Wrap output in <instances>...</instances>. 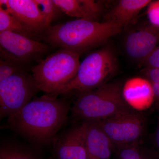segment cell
Here are the masks:
<instances>
[{"instance_id": "13", "label": "cell", "mask_w": 159, "mask_h": 159, "mask_svg": "<svg viewBox=\"0 0 159 159\" xmlns=\"http://www.w3.org/2000/svg\"><path fill=\"white\" fill-rule=\"evenodd\" d=\"M152 1L121 0L106 14L105 22L115 24L123 29L133 24L139 12Z\"/></svg>"}, {"instance_id": "11", "label": "cell", "mask_w": 159, "mask_h": 159, "mask_svg": "<svg viewBox=\"0 0 159 159\" xmlns=\"http://www.w3.org/2000/svg\"><path fill=\"white\" fill-rule=\"evenodd\" d=\"M10 14L39 34L48 29L45 17L35 0H1Z\"/></svg>"}, {"instance_id": "3", "label": "cell", "mask_w": 159, "mask_h": 159, "mask_svg": "<svg viewBox=\"0 0 159 159\" xmlns=\"http://www.w3.org/2000/svg\"><path fill=\"white\" fill-rule=\"evenodd\" d=\"M119 82L107 83L97 88L79 93L71 108L72 116L78 120L99 121L132 111L123 96Z\"/></svg>"}, {"instance_id": "24", "label": "cell", "mask_w": 159, "mask_h": 159, "mask_svg": "<svg viewBox=\"0 0 159 159\" xmlns=\"http://www.w3.org/2000/svg\"><path fill=\"white\" fill-rule=\"evenodd\" d=\"M154 149L152 150L158 159H159V121L153 136Z\"/></svg>"}, {"instance_id": "2", "label": "cell", "mask_w": 159, "mask_h": 159, "mask_svg": "<svg viewBox=\"0 0 159 159\" xmlns=\"http://www.w3.org/2000/svg\"><path fill=\"white\" fill-rule=\"evenodd\" d=\"M122 30L120 26L111 23L78 19L50 26L45 31L44 38L54 47L80 54L105 43Z\"/></svg>"}, {"instance_id": "6", "label": "cell", "mask_w": 159, "mask_h": 159, "mask_svg": "<svg viewBox=\"0 0 159 159\" xmlns=\"http://www.w3.org/2000/svg\"><path fill=\"white\" fill-rule=\"evenodd\" d=\"M39 91L32 75L24 70L0 81V119L20 110Z\"/></svg>"}, {"instance_id": "1", "label": "cell", "mask_w": 159, "mask_h": 159, "mask_svg": "<svg viewBox=\"0 0 159 159\" xmlns=\"http://www.w3.org/2000/svg\"><path fill=\"white\" fill-rule=\"evenodd\" d=\"M71 109L66 100L48 94L8 117L5 126L35 145H48L54 142Z\"/></svg>"}, {"instance_id": "5", "label": "cell", "mask_w": 159, "mask_h": 159, "mask_svg": "<svg viewBox=\"0 0 159 159\" xmlns=\"http://www.w3.org/2000/svg\"><path fill=\"white\" fill-rule=\"evenodd\" d=\"M117 61L113 51L103 48L92 52L80 62L76 76L60 94L71 91L79 93L93 90L107 83L116 73Z\"/></svg>"}, {"instance_id": "16", "label": "cell", "mask_w": 159, "mask_h": 159, "mask_svg": "<svg viewBox=\"0 0 159 159\" xmlns=\"http://www.w3.org/2000/svg\"><path fill=\"white\" fill-rule=\"evenodd\" d=\"M5 31L22 34L32 39L39 36L38 34L0 6V32Z\"/></svg>"}, {"instance_id": "8", "label": "cell", "mask_w": 159, "mask_h": 159, "mask_svg": "<svg viewBox=\"0 0 159 159\" xmlns=\"http://www.w3.org/2000/svg\"><path fill=\"white\" fill-rule=\"evenodd\" d=\"M48 46L25 35L5 31L0 32L1 58L24 66L46 54Z\"/></svg>"}, {"instance_id": "17", "label": "cell", "mask_w": 159, "mask_h": 159, "mask_svg": "<svg viewBox=\"0 0 159 159\" xmlns=\"http://www.w3.org/2000/svg\"><path fill=\"white\" fill-rule=\"evenodd\" d=\"M0 159H39L31 150L18 144L6 142L1 144Z\"/></svg>"}, {"instance_id": "12", "label": "cell", "mask_w": 159, "mask_h": 159, "mask_svg": "<svg viewBox=\"0 0 159 159\" xmlns=\"http://www.w3.org/2000/svg\"><path fill=\"white\" fill-rule=\"evenodd\" d=\"M89 159H111L115 147L99 121H84Z\"/></svg>"}, {"instance_id": "23", "label": "cell", "mask_w": 159, "mask_h": 159, "mask_svg": "<svg viewBox=\"0 0 159 159\" xmlns=\"http://www.w3.org/2000/svg\"><path fill=\"white\" fill-rule=\"evenodd\" d=\"M142 63L145 67L159 68V46Z\"/></svg>"}, {"instance_id": "4", "label": "cell", "mask_w": 159, "mask_h": 159, "mask_svg": "<svg viewBox=\"0 0 159 159\" xmlns=\"http://www.w3.org/2000/svg\"><path fill=\"white\" fill-rule=\"evenodd\" d=\"M80 54L62 49L50 54L32 69L38 88L47 94L59 95L78 71Z\"/></svg>"}, {"instance_id": "22", "label": "cell", "mask_w": 159, "mask_h": 159, "mask_svg": "<svg viewBox=\"0 0 159 159\" xmlns=\"http://www.w3.org/2000/svg\"><path fill=\"white\" fill-rule=\"evenodd\" d=\"M149 25L159 29V0L151 1L147 10Z\"/></svg>"}, {"instance_id": "9", "label": "cell", "mask_w": 159, "mask_h": 159, "mask_svg": "<svg viewBox=\"0 0 159 159\" xmlns=\"http://www.w3.org/2000/svg\"><path fill=\"white\" fill-rule=\"evenodd\" d=\"M84 121L56 137L53 142L55 159H89Z\"/></svg>"}, {"instance_id": "18", "label": "cell", "mask_w": 159, "mask_h": 159, "mask_svg": "<svg viewBox=\"0 0 159 159\" xmlns=\"http://www.w3.org/2000/svg\"><path fill=\"white\" fill-rule=\"evenodd\" d=\"M116 149L119 159H158L152 150L144 149L139 145H129Z\"/></svg>"}, {"instance_id": "7", "label": "cell", "mask_w": 159, "mask_h": 159, "mask_svg": "<svg viewBox=\"0 0 159 159\" xmlns=\"http://www.w3.org/2000/svg\"><path fill=\"white\" fill-rule=\"evenodd\" d=\"M115 148L139 145L146 129V120L142 114L133 111L99 120Z\"/></svg>"}, {"instance_id": "21", "label": "cell", "mask_w": 159, "mask_h": 159, "mask_svg": "<svg viewBox=\"0 0 159 159\" xmlns=\"http://www.w3.org/2000/svg\"><path fill=\"white\" fill-rule=\"evenodd\" d=\"M22 66L13 61L0 60V81L23 70Z\"/></svg>"}, {"instance_id": "20", "label": "cell", "mask_w": 159, "mask_h": 159, "mask_svg": "<svg viewBox=\"0 0 159 159\" xmlns=\"http://www.w3.org/2000/svg\"><path fill=\"white\" fill-rule=\"evenodd\" d=\"M142 73L145 79L150 82L155 100L159 103V68L145 67Z\"/></svg>"}, {"instance_id": "10", "label": "cell", "mask_w": 159, "mask_h": 159, "mask_svg": "<svg viewBox=\"0 0 159 159\" xmlns=\"http://www.w3.org/2000/svg\"><path fill=\"white\" fill-rule=\"evenodd\" d=\"M159 44V29L151 25L130 32L125 41V51L130 58L143 62Z\"/></svg>"}, {"instance_id": "15", "label": "cell", "mask_w": 159, "mask_h": 159, "mask_svg": "<svg viewBox=\"0 0 159 159\" xmlns=\"http://www.w3.org/2000/svg\"><path fill=\"white\" fill-rule=\"evenodd\" d=\"M123 96L127 102L145 100L149 104L155 100L150 82L145 78H134L129 80L123 87Z\"/></svg>"}, {"instance_id": "19", "label": "cell", "mask_w": 159, "mask_h": 159, "mask_svg": "<svg viewBox=\"0 0 159 159\" xmlns=\"http://www.w3.org/2000/svg\"><path fill=\"white\" fill-rule=\"evenodd\" d=\"M35 1L45 17L46 24L48 28L51 26V23L57 16L58 11L60 10L55 5L53 0H35Z\"/></svg>"}, {"instance_id": "14", "label": "cell", "mask_w": 159, "mask_h": 159, "mask_svg": "<svg viewBox=\"0 0 159 159\" xmlns=\"http://www.w3.org/2000/svg\"><path fill=\"white\" fill-rule=\"evenodd\" d=\"M61 11L78 19L96 21L102 11L100 2L93 0H53Z\"/></svg>"}]
</instances>
